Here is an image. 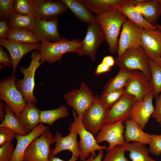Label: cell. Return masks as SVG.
Listing matches in <instances>:
<instances>
[{
  "instance_id": "obj_16",
  "label": "cell",
  "mask_w": 161,
  "mask_h": 161,
  "mask_svg": "<svg viewBox=\"0 0 161 161\" xmlns=\"http://www.w3.org/2000/svg\"><path fill=\"white\" fill-rule=\"evenodd\" d=\"M140 45L148 58L161 57V32L157 29L142 28Z\"/></svg>"
},
{
  "instance_id": "obj_9",
  "label": "cell",
  "mask_w": 161,
  "mask_h": 161,
  "mask_svg": "<svg viewBox=\"0 0 161 161\" xmlns=\"http://www.w3.org/2000/svg\"><path fill=\"white\" fill-rule=\"evenodd\" d=\"M104 40V33L97 21L89 24L86 35L76 54L79 56L88 55L95 61L98 48Z\"/></svg>"
},
{
  "instance_id": "obj_49",
  "label": "cell",
  "mask_w": 161,
  "mask_h": 161,
  "mask_svg": "<svg viewBox=\"0 0 161 161\" xmlns=\"http://www.w3.org/2000/svg\"><path fill=\"white\" fill-rule=\"evenodd\" d=\"M5 105L4 103L1 101H0V122H1L4 119L5 112L4 109Z\"/></svg>"
},
{
  "instance_id": "obj_29",
  "label": "cell",
  "mask_w": 161,
  "mask_h": 161,
  "mask_svg": "<svg viewBox=\"0 0 161 161\" xmlns=\"http://www.w3.org/2000/svg\"><path fill=\"white\" fill-rule=\"evenodd\" d=\"M123 146L129 152V157L132 161H157L149 157L148 149L143 144L126 143Z\"/></svg>"
},
{
  "instance_id": "obj_32",
  "label": "cell",
  "mask_w": 161,
  "mask_h": 161,
  "mask_svg": "<svg viewBox=\"0 0 161 161\" xmlns=\"http://www.w3.org/2000/svg\"><path fill=\"white\" fill-rule=\"evenodd\" d=\"M131 74V71L120 68L117 75L110 79L105 84L104 87L103 91L124 89Z\"/></svg>"
},
{
  "instance_id": "obj_5",
  "label": "cell",
  "mask_w": 161,
  "mask_h": 161,
  "mask_svg": "<svg viewBox=\"0 0 161 161\" xmlns=\"http://www.w3.org/2000/svg\"><path fill=\"white\" fill-rule=\"evenodd\" d=\"M74 122L69 124L68 130L75 132L78 135L80 140L78 142L80 152L79 158L81 161L87 159L91 154L99 150H106L105 146L98 144L94 136L86 130L79 119L76 112L73 110Z\"/></svg>"
},
{
  "instance_id": "obj_30",
  "label": "cell",
  "mask_w": 161,
  "mask_h": 161,
  "mask_svg": "<svg viewBox=\"0 0 161 161\" xmlns=\"http://www.w3.org/2000/svg\"><path fill=\"white\" fill-rule=\"evenodd\" d=\"M4 109L5 117L0 124V127L8 128L13 131L16 134L25 135L27 134L22 126L19 119L6 104Z\"/></svg>"
},
{
  "instance_id": "obj_4",
  "label": "cell",
  "mask_w": 161,
  "mask_h": 161,
  "mask_svg": "<svg viewBox=\"0 0 161 161\" xmlns=\"http://www.w3.org/2000/svg\"><path fill=\"white\" fill-rule=\"evenodd\" d=\"M31 57L32 60L29 67L20 68V71L24 75L23 78L16 80L15 84L27 103L35 104L38 102L37 98L33 94L35 74L36 70L42 64L40 62L41 55L38 51L32 52Z\"/></svg>"
},
{
  "instance_id": "obj_37",
  "label": "cell",
  "mask_w": 161,
  "mask_h": 161,
  "mask_svg": "<svg viewBox=\"0 0 161 161\" xmlns=\"http://www.w3.org/2000/svg\"><path fill=\"white\" fill-rule=\"evenodd\" d=\"M126 151L123 145L117 146L107 151L102 161H129L125 157Z\"/></svg>"
},
{
  "instance_id": "obj_6",
  "label": "cell",
  "mask_w": 161,
  "mask_h": 161,
  "mask_svg": "<svg viewBox=\"0 0 161 161\" xmlns=\"http://www.w3.org/2000/svg\"><path fill=\"white\" fill-rule=\"evenodd\" d=\"M17 73H12L0 83V98L4 101L19 119L21 113L27 104L17 88L16 79Z\"/></svg>"
},
{
  "instance_id": "obj_47",
  "label": "cell",
  "mask_w": 161,
  "mask_h": 161,
  "mask_svg": "<svg viewBox=\"0 0 161 161\" xmlns=\"http://www.w3.org/2000/svg\"><path fill=\"white\" fill-rule=\"evenodd\" d=\"M51 148L49 157L48 161H66L62 160L58 157H56L52 154ZM79 157L72 155L71 158L67 161H76Z\"/></svg>"
},
{
  "instance_id": "obj_22",
  "label": "cell",
  "mask_w": 161,
  "mask_h": 161,
  "mask_svg": "<svg viewBox=\"0 0 161 161\" xmlns=\"http://www.w3.org/2000/svg\"><path fill=\"white\" fill-rule=\"evenodd\" d=\"M135 9L150 24H157L161 15V7L159 0H144L134 5Z\"/></svg>"
},
{
  "instance_id": "obj_34",
  "label": "cell",
  "mask_w": 161,
  "mask_h": 161,
  "mask_svg": "<svg viewBox=\"0 0 161 161\" xmlns=\"http://www.w3.org/2000/svg\"><path fill=\"white\" fill-rule=\"evenodd\" d=\"M13 12L20 15L33 16L38 19L33 0H15Z\"/></svg>"
},
{
  "instance_id": "obj_35",
  "label": "cell",
  "mask_w": 161,
  "mask_h": 161,
  "mask_svg": "<svg viewBox=\"0 0 161 161\" xmlns=\"http://www.w3.org/2000/svg\"><path fill=\"white\" fill-rule=\"evenodd\" d=\"M148 62L151 76L150 81L152 87L154 97L156 98L161 92V67L151 59L148 58Z\"/></svg>"
},
{
  "instance_id": "obj_20",
  "label": "cell",
  "mask_w": 161,
  "mask_h": 161,
  "mask_svg": "<svg viewBox=\"0 0 161 161\" xmlns=\"http://www.w3.org/2000/svg\"><path fill=\"white\" fill-rule=\"evenodd\" d=\"M48 129V127L40 123L31 132L26 135L16 134L17 144L10 161H23L24 152L29 145Z\"/></svg>"
},
{
  "instance_id": "obj_3",
  "label": "cell",
  "mask_w": 161,
  "mask_h": 161,
  "mask_svg": "<svg viewBox=\"0 0 161 161\" xmlns=\"http://www.w3.org/2000/svg\"><path fill=\"white\" fill-rule=\"evenodd\" d=\"M148 59L143 49L139 45L128 49L115 60V64L120 68L131 72L140 71L150 80L151 72Z\"/></svg>"
},
{
  "instance_id": "obj_31",
  "label": "cell",
  "mask_w": 161,
  "mask_h": 161,
  "mask_svg": "<svg viewBox=\"0 0 161 161\" xmlns=\"http://www.w3.org/2000/svg\"><path fill=\"white\" fill-rule=\"evenodd\" d=\"M69 114L68 109L63 105L53 109L40 111V123L52 126L56 121L67 117Z\"/></svg>"
},
{
  "instance_id": "obj_48",
  "label": "cell",
  "mask_w": 161,
  "mask_h": 161,
  "mask_svg": "<svg viewBox=\"0 0 161 161\" xmlns=\"http://www.w3.org/2000/svg\"><path fill=\"white\" fill-rule=\"evenodd\" d=\"M101 62L112 68L115 64V60L112 56L108 55L104 57Z\"/></svg>"
},
{
  "instance_id": "obj_42",
  "label": "cell",
  "mask_w": 161,
  "mask_h": 161,
  "mask_svg": "<svg viewBox=\"0 0 161 161\" xmlns=\"http://www.w3.org/2000/svg\"><path fill=\"white\" fill-rule=\"evenodd\" d=\"M12 66V61L11 57L8 52L3 48V46L0 45V68H11Z\"/></svg>"
},
{
  "instance_id": "obj_28",
  "label": "cell",
  "mask_w": 161,
  "mask_h": 161,
  "mask_svg": "<svg viewBox=\"0 0 161 161\" xmlns=\"http://www.w3.org/2000/svg\"><path fill=\"white\" fill-rule=\"evenodd\" d=\"M6 40L25 44H36L40 42L31 31L15 27L9 28Z\"/></svg>"
},
{
  "instance_id": "obj_23",
  "label": "cell",
  "mask_w": 161,
  "mask_h": 161,
  "mask_svg": "<svg viewBox=\"0 0 161 161\" xmlns=\"http://www.w3.org/2000/svg\"><path fill=\"white\" fill-rule=\"evenodd\" d=\"M124 123L126 143L133 141L149 145L151 141V134L144 132L137 123L131 119L125 120Z\"/></svg>"
},
{
  "instance_id": "obj_45",
  "label": "cell",
  "mask_w": 161,
  "mask_h": 161,
  "mask_svg": "<svg viewBox=\"0 0 161 161\" xmlns=\"http://www.w3.org/2000/svg\"><path fill=\"white\" fill-rule=\"evenodd\" d=\"M97 155L95 152L91 154L90 156L86 159L81 161H102L104 156L103 150H99Z\"/></svg>"
},
{
  "instance_id": "obj_8",
  "label": "cell",
  "mask_w": 161,
  "mask_h": 161,
  "mask_svg": "<svg viewBox=\"0 0 161 161\" xmlns=\"http://www.w3.org/2000/svg\"><path fill=\"white\" fill-rule=\"evenodd\" d=\"M100 97L94 95L93 103L84 113L82 123L88 131L95 136L106 123V119L109 109L100 103Z\"/></svg>"
},
{
  "instance_id": "obj_11",
  "label": "cell",
  "mask_w": 161,
  "mask_h": 161,
  "mask_svg": "<svg viewBox=\"0 0 161 161\" xmlns=\"http://www.w3.org/2000/svg\"><path fill=\"white\" fill-rule=\"evenodd\" d=\"M124 120H121L112 123H106L95 136L98 144L107 142L109 145L106 150L108 151L118 145H123L125 143Z\"/></svg>"
},
{
  "instance_id": "obj_13",
  "label": "cell",
  "mask_w": 161,
  "mask_h": 161,
  "mask_svg": "<svg viewBox=\"0 0 161 161\" xmlns=\"http://www.w3.org/2000/svg\"><path fill=\"white\" fill-rule=\"evenodd\" d=\"M125 93L133 96L137 101H141L147 94L153 91L150 80L141 72H131L129 80L125 88Z\"/></svg>"
},
{
  "instance_id": "obj_15",
  "label": "cell",
  "mask_w": 161,
  "mask_h": 161,
  "mask_svg": "<svg viewBox=\"0 0 161 161\" xmlns=\"http://www.w3.org/2000/svg\"><path fill=\"white\" fill-rule=\"evenodd\" d=\"M154 97L153 91L146 94L141 101H136L131 112L129 119L137 123L143 130L154 112Z\"/></svg>"
},
{
  "instance_id": "obj_52",
  "label": "cell",
  "mask_w": 161,
  "mask_h": 161,
  "mask_svg": "<svg viewBox=\"0 0 161 161\" xmlns=\"http://www.w3.org/2000/svg\"><path fill=\"white\" fill-rule=\"evenodd\" d=\"M159 1L160 3L161 7V0H159Z\"/></svg>"
},
{
  "instance_id": "obj_26",
  "label": "cell",
  "mask_w": 161,
  "mask_h": 161,
  "mask_svg": "<svg viewBox=\"0 0 161 161\" xmlns=\"http://www.w3.org/2000/svg\"><path fill=\"white\" fill-rule=\"evenodd\" d=\"M144 0H132L131 2L126 3L120 8L118 10L128 19L141 28L156 29L155 26L149 24L135 8V4L142 2Z\"/></svg>"
},
{
  "instance_id": "obj_40",
  "label": "cell",
  "mask_w": 161,
  "mask_h": 161,
  "mask_svg": "<svg viewBox=\"0 0 161 161\" xmlns=\"http://www.w3.org/2000/svg\"><path fill=\"white\" fill-rule=\"evenodd\" d=\"M16 134L11 129L0 127V146L11 143L15 138Z\"/></svg>"
},
{
  "instance_id": "obj_25",
  "label": "cell",
  "mask_w": 161,
  "mask_h": 161,
  "mask_svg": "<svg viewBox=\"0 0 161 161\" xmlns=\"http://www.w3.org/2000/svg\"><path fill=\"white\" fill-rule=\"evenodd\" d=\"M40 112L35 104L31 103H27L21 112L19 119L27 134L40 123Z\"/></svg>"
},
{
  "instance_id": "obj_50",
  "label": "cell",
  "mask_w": 161,
  "mask_h": 161,
  "mask_svg": "<svg viewBox=\"0 0 161 161\" xmlns=\"http://www.w3.org/2000/svg\"><path fill=\"white\" fill-rule=\"evenodd\" d=\"M157 65L161 67V57H158L152 60Z\"/></svg>"
},
{
  "instance_id": "obj_2",
  "label": "cell",
  "mask_w": 161,
  "mask_h": 161,
  "mask_svg": "<svg viewBox=\"0 0 161 161\" xmlns=\"http://www.w3.org/2000/svg\"><path fill=\"white\" fill-rule=\"evenodd\" d=\"M41 43V45L38 51L41 55V64L55 63L61 60L64 54L68 52L77 53L81 44V41L77 39L69 41L65 38L56 42Z\"/></svg>"
},
{
  "instance_id": "obj_44",
  "label": "cell",
  "mask_w": 161,
  "mask_h": 161,
  "mask_svg": "<svg viewBox=\"0 0 161 161\" xmlns=\"http://www.w3.org/2000/svg\"><path fill=\"white\" fill-rule=\"evenodd\" d=\"M9 30L7 20L3 19L0 21V39H6L7 33Z\"/></svg>"
},
{
  "instance_id": "obj_39",
  "label": "cell",
  "mask_w": 161,
  "mask_h": 161,
  "mask_svg": "<svg viewBox=\"0 0 161 161\" xmlns=\"http://www.w3.org/2000/svg\"><path fill=\"white\" fill-rule=\"evenodd\" d=\"M150 137L151 141L148 148L149 152L159 156L161 155V133L159 135L151 134Z\"/></svg>"
},
{
  "instance_id": "obj_10",
  "label": "cell",
  "mask_w": 161,
  "mask_h": 161,
  "mask_svg": "<svg viewBox=\"0 0 161 161\" xmlns=\"http://www.w3.org/2000/svg\"><path fill=\"white\" fill-rule=\"evenodd\" d=\"M54 143V136L48 129L29 145L24 152L23 161H48L50 145Z\"/></svg>"
},
{
  "instance_id": "obj_36",
  "label": "cell",
  "mask_w": 161,
  "mask_h": 161,
  "mask_svg": "<svg viewBox=\"0 0 161 161\" xmlns=\"http://www.w3.org/2000/svg\"><path fill=\"white\" fill-rule=\"evenodd\" d=\"M125 94L124 89L109 91H103L100 97L99 100L104 106L109 109Z\"/></svg>"
},
{
  "instance_id": "obj_7",
  "label": "cell",
  "mask_w": 161,
  "mask_h": 161,
  "mask_svg": "<svg viewBox=\"0 0 161 161\" xmlns=\"http://www.w3.org/2000/svg\"><path fill=\"white\" fill-rule=\"evenodd\" d=\"M67 104L73 108L79 119L82 121L85 112L92 105L94 95L86 84L82 82L79 88L72 89L64 95Z\"/></svg>"
},
{
  "instance_id": "obj_41",
  "label": "cell",
  "mask_w": 161,
  "mask_h": 161,
  "mask_svg": "<svg viewBox=\"0 0 161 161\" xmlns=\"http://www.w3.org/2000/svg\"><path fill=\"white\" fill-rule=\"evenodd\" d=\"M15 149L12 143L0 146V161H10Z\"/></svg>"
},
{
  "instance_id": "obj_51",
  "label": "cell",
  "mask_w": 161,
  "mask_h": 161,
  "mask_svg": "<svg viewBox=\"0 0 161 161\" xmlns=\"http://www.w3.org/2000/svg\"><path fill=\"white\" fill-rule=\"evenodd\" d=\"M155 26L157 30L161 32V25L157 24Z\"/></svg>"
},
{
  "instance_id": "obj_18",
  "label": "cell",
  "mask_w": 161,
  "mask_h": 161,
  "mask_svg": "<svg viewBox=\"0 0 161 161\" xmlns=\"http://www.w3.org/2000/svg\"><path fill=\"white\" fill-rule=\"evenodd\" d=\"M38 19L49 20L57 18L68 8L62 1L33 0Z\"/></svg>"
},
{
  "instance_id": "obj_21",
  "label": "cell",
  "mask_w": 161,
  "mask_h": 161,
  "mask_svg": "<svg viewBox=\"0 0 161 161\" xmlns=\"http://www.w3.org/2000/svg\"><path fill=\"white\" fill-rule=\"evenodd\" d=\"M77 135L75 132L70 131L68 135L63 137L60 133L57 132L54 136L55 145V148L52 149V154L55 156L62 151L68 150L72 153V155L79 157Z\"/></svg>"
},
{
  "instance_id": "obj_14",
  "label": "cell",
  "mask_w": 161,
  "mask_h": 161,
  "mask_svg": "<svg viewBox=\"0 0 161 161\" xmlns=\"http://www.w3.org/2000/svg\"><path fill=\"white\" fill-rule=\"evenodd\" d=\"M57 18L49 20L37 19L32 30L40 42H56L62 40L58 31Z\"/></svg>"
},
{
  "instance_id": "obj_17",
  "label": "cell",
  "mask_w": 161,
  "mask_h": 161,
  "mask_svg": "<svg viewBox=\"0 0 161 161\" xmlns=\"http://www.w3.org/2000/svg\"><path fill=\"white\" fill-rule=\"evenodd\" d=\"M137 100L133 96L125 93L111 108L107 113L106 123H112L130 118L131 112Z\"/></svg>"
},
{
  "instance_id": "obj_43",
  "label": "cell",
  "mask_w": 161,
  "mask_h": 161,
  "mask_svg": "<svg viewBox=\"0 0 161 161\" xmlns=\"http://www.w3.org/2000/svg\"><path fill=\"white\" fill-rule=\"evenodd\" d=\"M156 99V105L151 117L155 119L159 123L161 121V94L159 95Z\"/></svg>"
},
{
  "instance_id": "obj_53",
  "label": "cell",
  "mask_w": 161,
  "mask_h": 161,
  "mask_svg": "<svg viewBox=\"0 0 161 161\" xmlns=\"http://www.w3.org/2000/svg\"><path fill=\"white\" fill-rule=\"evenodd\" d=\"M159 123L160 125V126L161 127V121Z\"/></svg>"
},
{
  "instance_id": "obj_27",
  "label": "cell",
  "mask_w": 161,
  "mask_h": 161,
  "mask_svg": "<svg viewBox=\"0 0 161 161\" xmlns=\"http://www.w3.org/2000/svg\"><path fill=\"white\" fill-rule=\"evenodd\" d=\"M68 8L80 20L89 24L97 21L94 15L88 8L83 0H62Z\"/></svg>"
},
{
  "instance_id": "obj_19",
  "label": "cell",
  "mask_w": 161,
  "mask_h": 161,
  "mask_svg": "<svg viewBox=\"0 0 161 161\" xmlns=\"http://www.w3.org/2000/svg\"><path fill=\"white\" fill-rule=\"evenodd\" d=\"M0 44L8 51L12 61V73L16 72L17 66L22 58L28 52L38 49L41 44H25L12 41L6 39H0Z\"/></svg>"
},
{
  "instance_id": "obj_46",
  "label": "cell",
  "mask_w": 161,
  "mask_h": 161,
  "mask_svg": "<svg viewBox=\"0 0 161 161\" xmlns=\"http://www.w3.org/2000/svg\"><path fill=\"white\" fill-rule=\"evenodd\" d=\"M112 68L101 62L97 66L95 71V74L99 76L101 74L109 71Z\"/></svg>"
},
{
  "instance_id": "obj_24",
  "label": "cell",
  "mask_w": 161,
  "mask_h": 161,
  "mask_svg": "<svg viewBox=\"0 0 161 161\" xmlns=\"http://www.w3.org/2000/svg\"><path fill=\"white\" fill-rule=\"evenodd\" d=\"M132 0H83L89 10L97 14L108 12L120 8Z\"/></svg>"
},
{
  "instance_id": "obj_12",
  "label": "cell",
  "mask_w": 161,
  "mask_h": 161,
  "mask_svg": "<svg viewBox=\"0 0 161 161\" xmlns=\"http://www.w3.org/2000/svg\"><path fill=\"white\" fill-rule=\"evenodd\" d=\"M142 28L128 19L121 28L118 39L117 56L121 55L127 49L140 45Z\"/></svg>"
},
{
  "instance_id": "obj_1",
  "label": "cell",
  "mask_w": 161,
  "mask_h": 161,
  "mask_svg": "<svg viewBox=\"0 0 161 161\" xmlns=\"http://www.w3.org/2000/svg\"><path fill=\"white\" fill-rule=\"evenodd\" d=\"M96 18L104 33L109 52L115 54L118 49V36L127 18L118 10H115L96 14Z\"/></svg>"
},
{
  "instance_id": "obj_38",
  "label": "cell",
  "mask_w": 161,
  "mask_h": 161,
  "mask_svg": "<svg viewBox=\"0 0 161 161\" xmlns=\"http://www.w3.org/2000/svg\"><path fill=\"white\" fill-rule=\"evenodd\" d=\"M15 0H0V18L1 20H7L13 12Z\"/></svg>"
},
{
  "instance_id": "obj_33",
  "label": "cell",
  "mask_w": 161,
  "mask_h": 161,
  "mask_svg": "<svg viewBox=\"0 0 161 161\" xmlns=\"http://www.w3.org/2000/svg\"><path fill=\"white\" fill-rule=\"evenodd\" d=\"M36 20L33 16L20 15L13 12L7 22L9 28L15 27L32 31Z\"/></svg>"
}]
</instances>
